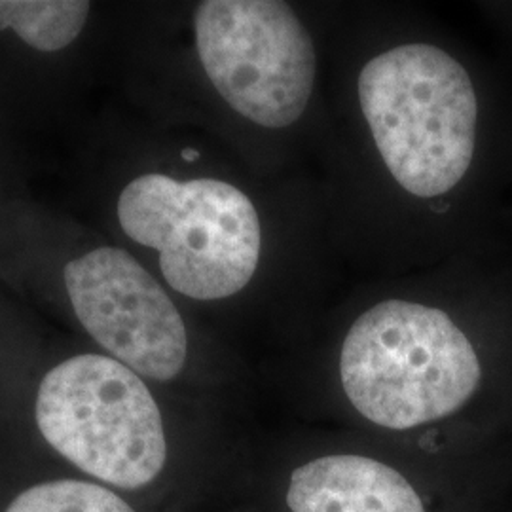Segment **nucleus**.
<instances>
[{
  "instance_id": "nucleus-1",
  "label": "nucleus",
  "mask_w": 512,
  "mask_h": 512,
  "mask_svg": "<svg viewBox=\"0 0 512 512\" xmlns=\"http://www.w3.org/2000/svg\"><path fill=\"white\" fill-rule=\"evenodd\" d=\"M349 403L385 429L442 420L469 403L482 366L448 313L406 300H385L349 329L340 355Z\"/></svg>"
},
{
  "instance_id": "nucleus-2",
  "label": "nucleus",
  "mask_w": 512,
  "mask_h": 512,
  "mask_svg": "<svg viewBox=\"0 0 512 512\" xmlns=\"http://www.w3.org/2000/svg\"><path fill=\"white\" fill-rule=\"evenodd\" d=\"M359 103L393 179L418 198L452 190L473 162L476 93L471 76L431 44L376 55L359 76Z\"/></svg>"
},
{
  "instance_id": "nucleus-3",
  "label": "nucleus",
  "mask_w": 512,
  "mask_h": 512,
  "mask_svg": "<svg viewBox=\"0 0 512 512\" xmlns=\"http://www.w3.org/2000/svg\"><path fill=\"white\" fill-rule=\"evenodd\" d=\"M126 236L160 253L167 285L194 300H220L253 279L262 232L253 202L217 179L175 181L148 173L118 198Z\"/></svg>"
},
{
  "instance_id": "nucleus-8",
  "label": "nucleus",
  "mask_w": 512,
  "mask_h": 512,
  "mask_svg": "<svg viewBox=\"0 0 512 512\" xmlns=\"http://www.w3.org/2000/svg\"><path fill=\"white\" fill-rule=\"evenodd\" d=\"M84 0H0V31H14L38 52L73 44L90 16Z\"/></svg>"
},
{
  "instance_id": "nucleus-4",
  "label": "nucleus",
  "mask_w": 512,
  "mask_h": 512,
  "mask_svg": "<svg viewBox=\"0 0 512 512\" xmlns=\"http://www.w3.org/2000/svg\"><path fill=\"white\" fill-rule=\"evenodd\" d=\"M37 425L80 471L122 490L162 473L167 459L158 403L137 372L105 355H76L40 382Z\"/></svg>"
},
{
  "instance_id": "nucleus-5",
  "label": "nucleus",
  "mask_w": 512,
  "mask_h": 512,
  "mask_svg": "<svg viewBox=\"0 0 512 512\" xmlns=\"http://www.w3.org/2000/svg\"><path fill=\"white\" fill-rule=\"evenodd\" d=\"M194 33L203 71L238 114L268 129L289 128L304 114L317 54L287 2H200Z\"/></svg>"
},
{
  "instance_id": "nucleus-6",
  "label": "nucleus",
  "mask_w": 512,
  "mask_h": 512,
  "mask_svg": "<svg viewBox=\"0 0 512 512\" xmlns=\"http://www.w3.org/2000/svg\"><path fill=\"white\" fill-rule=\"evenodd\" d=\"M82 327L112 359L139 376L169 382L183 372L188 336L164 287L124 249L99 247L63 272Z\"/></svg>"
},
{
  "instance_id": "nucleus-9",
  "label": "nucleus",
  "mask_w": 512,
  "mask_h": 512,
  "mask_svg": "<svg viewBox=\"0 0 512 512\" xmlns=\"http://www.w3.org/2000/svg\"><path fill=\"white\" fill-rule=\"evenodd\" d=\"M6 512H135L105 486L82 480H54L19 494Z\"/></svg>"
},
{
  "instance_id": "nucleus-7",
  "label": "nucleus",
  "mask_w": 512,
  "mask_h": 512,
  "mask_svg": "<svg viewBox=\"0 0 512 512\" xmlns=\"http://www.w3.org/2000/svg\"><path fill=\"white\" fill-rule=\"evenodd\" d=\"M287 505L293 512H425L399 471L349 454L300 465L291 476Z\"/></svg>"
}]
</instances>
